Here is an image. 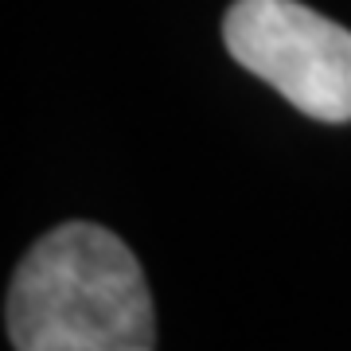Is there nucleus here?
Returning a JSON list of instances; mask_svg holds the SVG:
<instances>
[{"label": "nucleus", "instance_id": "obj_1", "mask_svg": "<svg viewBox=\"0 0 351 351\" xmlns=\"http://www.w3.org/2000/svg\"><path fill=\"white\" fill-rule=\"evenodd\" d=\"M4 324L16 351H152V297L125 242L63 223L16 265Z\"/></svg>", "mask_w": 351, "mask_h": 351}, {"label": "nucleus", "instance_id": "obj_2", "mask_svg": "<svg viewBox=\"0 0 351 351\" xmlns=\"http://www.w3.org/2000/svg\"><path fill=\"white\" fill-rule=\"evenodd\" d=\"M234 63L293 101L301 113L351 121V32L301 0H234L223 20Z\"/></svg>", "mask_w": 351, "mask_h": 351}]
</instances>
